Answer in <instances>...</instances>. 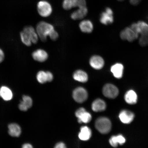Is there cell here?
I'll use <instances>...</instances> for the list:
<instances>
[{"label": "cell", "instance_id": "cell-14", "mask_svg": "<svg viewBox=\"0 0 148 148\" xmlns=\"http://www.w3.org/2000/svg\"><path fill=\"white\" fill-rule=\"evenodd\" d=\"M23 31L30 37L32 43H37L38 41V36L34 27L31 26H27L24 28Z\"/></svg>", "mask_w": 148, "mask_h": 148}, {"label": "cell", "instance_id": "cell-31", "mask_svg": "<svg viewBox=\"0 0 148 148\" xmlns=\"http://www.w3.org/2000/svg\"><path fill=\"white\" fill-rule=\"evenodd\" d=\"M54 148H67L65 144L62 142H59L55 145Z\"/></svg>", "mask_w": 148, "mask_h": 148}, {"label": "cell", "instance_id": "cell-27", "mask_svg": "<svg viewBox=\"0 0 148 148\" xmlns=\"http://www.w3.org/2000/svg\"><path fill=\"white\" fill-rule=\"evenodd\" d=\"M20 38L21 41L25 45L29 46L32 44L30 37L23 31L20 33Z\"/></svg>", "mask_w": 148, "mask_h": 148}, {"label": "cell", "instance_id": "cell-21", "mask_svg": "<svg viewBox=\"0 0 148 148\" xmlns=\"http://www.w3.org/2000/svg\"><path fill=\"white\" fill-rule=\"evenodd\" d=\"M92 132L91 130L88 127L83 126L80 129V132L79 134V137L81 140H88L91 137Z\"/></svg>", "mask_w": 148, "mask_h": 148}, {"label": "cell", "instance_id": "cell-15", "mask_svg": "<svg viewBox=\"0 0 148 148\" xmlns=\"http://www.w3.org/2000/svg\"><path fill=\"white\" fill-rule=\"evenodd\" d=\"M79 29L82 32L84 33H91L93 29V25L90 20H84L79 23Z\"/></svg>", "mask_w": 148, "mask_h": 148}, {"label": "cell", "instance_id": "cell-5", "mask_svg": "<svg viewBox=\"0 0 148 148\" xmlns=\"http://www.w3.org/2000/svg\"><path fill=\"white\" fill-rule=\"evenodd\" d=\"M113 12L112 9L107 7L104 12L101 13L99 20L101 23L105 25L112 24L114 22Z\"/></svg>", "mask_w": 148, "mask_h": 148}, {"label": "cell", "instance_id": "cell-13", "mask_svg": "<svg viewBox=\"0 0 148 148\" xmlns=\"http://www.w3.org/2000/svg\"><path fill=\"white\" fill-rule=\"evenodd\" d=\"M32 100L30 97L28 96L24 95L22 100L18 105V108L20 110L25 112L31 108L32 106Z\"/></svg>", "mask_w": 148, "mask_h": 148}, {"label": "cell", "instance_id": "cell-17", "mask_svg": "<svg viewBox=\"0 0 148 148\" xmlns=\"http://www.w3.org/2000/svg\"><path fill=\"white\" fill-rule=\"evenodd\" d=\"M0 97L5 101L11 100L13 97V94L11 89L8 87L3 86L0 88Z\"/></svg>", "mask_w": 148, "mask_h": 148}, {"label": "cell", "instance_id": "cell-4", "mask_svg": "<svg viewBox=\"0 0 148 148\" xmlns=\"http://www.w3.org/2000/svg\"><path fill=\"white\" fill-rule=\"evenodd\" d=\"M88 95L87 91L82 87H79L75 88L73 93L74 99L79 103H82L86 101L88 99Z\"/></svg>", "mask_w": 148, "mask_h": 148}, {"label": "cell", "instance_id": "cell-9", "mask_svg": "<svg viewBox=\"0 0 148 148\" xmlns=\"http://www.w3.org/2000/svg\"><path fill=\"white\" fill-rule=\"evenodd\" d=\"M88 9L86 7H79L77 10L72 13L70 17L73 20L83 19L88 14Z\"/></svg>", "mask_w": 148, "mask_h": 148}, {"label": "cell", "instance_id": "cell-26", "mask_svg": "<svg viewBox=\"0 0 148 148\" xmlns=\"http://www.w3.org/2000/svg\"><path fill=\"white\" fill-rule=\"evenodd\" d=\"M37 80L39 83L44 84L47 82V75L46 72L40 71L38 72L36 76Z\"/></svg>", "mask_w": 148, "mask_h": 148}, {"label": "cell", "instance_id": "cell-34", "mask_svg": "<svg viewBox=\"0 0 148 148\" xmlns=\"http://www.w3.org/2000/svg\"><path fill=\"white\" fill-rule=\"evenodd\" d=\"M118 1H124V0H118Z\"/></svg>", "mask_w": 148, "mask_h": 148}, {"label": "cell", "instance_id": "cell-18", "mask_svg": "<svg viewBox=\"0 0 148 148\" xmlns=\"http://www.w3.org/2000/svg\"><path fill=\"white\" fill-rule=\"evenodd\" d=\"M123 64L117 63L112 66L111 68V71L114 77L120 79L123 77Z\"/></svg>", "mask_w": 148, "mask_h": 148}, {"label": "cell", "instance_id": "cell-10", "mask_svg": "<svg viewBox=\"0 0 148 148\" xmlns=\"http://www.w3.org/2000/svg\"><path fill=\"white\" fill-rule=\"evenodd\" d=\"M32 56L33 59L37 62H44L47 60L49 55L44 50L39 49L33 52Z\"/></svg>", "mask_w": 148, "mask_h": 148}, {"label": "cell", "instance_id": "cell-8", "mask_svg": "<svg viewBox=\"0 0 148 148\" xmlns=\"http://www.w3.org/2000/svg\"><path fill=\"white\" fill-rule=\"evenodd\" d=\"M120 38L123 40H127L129 42L134 41L138 38L134 31L130 27H127L120 33Z\"/></svg>", "mask_w": 148, "mask_h": 148}, {"label": "cell", "instance_id": "cell-19", "mask_svg": "<svg viewBox=\"0 0 148 148\" xmlns=\"http://www.w3.org/2000/svg\"><path fill=\"white\" fill-rule=\"evenodd\" d=\"M8 133L11 136L18 137L21 133V127L17 124L12 123L8 125Z\"/></svg>", "mask_w": 148, "mask_h": 148}, {"label": "cell", "instance_id": "cell-16", "mask_svg": "<svg viewBox=\"0 0 148 148\" xmlns=\"http://www.w3.org/2000/svg\"><path fill=\"white\" fill-rule=\"evenodd\" d=\"M73 77L75 80L79 82L86 83L88 80L87 73L82 70H77L74 72Z\"/></svg>", "mask_w": 148, "mask_h": 148}, {"label": "cell", "instance_id": "cell-29", "mask_svg": "<svg viewBox=\"0 0 148 148\" xmlns=\"http://www.w3.org/2000/svg\"><path fill=\"white\" fill-rule=\"evenodd\" d=\"M47 75V82H51L52 81L53 78V76L52 73L50 71H46Z\"/></svg>", "mask_w": 148, "mask_h": 148}, {"label": "cell", "instance_id": "cell-12", "mask_svg": "<svg viewBox=\"0 0 148 148\" xmlns=\"http://www.w3.org/2000/svg\"><path fill=\"white\" fill-rule=\"evenodd\" d=\"M134 115L132 112L127 110L122 111L119 114V119L122 123L129 124L134 120Z\"/></svg>", "mask_w": 148, "mask_h": 148}, {"label": "cell", "instance_id": "cell-20", "mask_svg": "<svg viewBox=\"0 0 148 148\" xmlns=\"http://www.w3.org/2000/svg\"><path fill=\"white\" fill-rule=\"evenodd\" d=\"M106 104L103 100L98 99L94 101L92 105V110L95 112H100L104 111L106 108Z\"/></svg>", "mask_w": 148, "mask_h": 148}, {"label": "cell", "instance_id": "cell-25", "mask_svg": "<svg viewBox=\"0 0 148 148\" xmlns=\"http://www.w3.org/2000/svg\"><path fill=\"white\" fill-rule=\"evenodd\" d=\"M140 34L139 42L140 45L143 47L148 45V29L142 31Z\"/></svg>", "mask_w": 148, "mask_h": 148}, {"label": "cell", "instance_id": "cell-30", "mask_svg": "<svg viewBox=\"0 0 148 148\" xmlns=\"http://www.w3.org/2000/svg\"><path fill=\"white\" fill-rule=\"evenodd\" d=\"M5 53L3 50L0 49V64L2 62L5 58Z\"/></svg>", "mask_w": 148, "mask_h": 148}, {"label": "cell", "instance_id": "cell-3", "mask_svg": "<svg viewBox=\"0 0 148 148\" xmlns=\"http://www.w3.org/2000/svg\"><path fill=\"white\" fill-rule=\"evenodd\" d=\"M95 126L97 130L101 134H107L111 130L112 123L108 118L101 117L96 120Z\"/></svg>", "mask_w": 148, "mask_h": 148}, {"label": "cell", "instance_id": "cell-22", "mask_svg": "<svg viewBox=\"0 0 148 148\" xmlns=\"http://www.w3.org/2000/svg\"><path fill=\"white\" fill-rule=\"evenodd\" d=\"M125 99L128 104H135L137 101V95L134 90H129L126 92L125 95Z\"/></svg>", "mask_w": 148, "mask_h": 148}, {"label": "cell", "instance_id": "cell-11", "mask_svg": "<svg viewBox=\"0 0 148 148\" xmlns=\"http://www.w3.org/2000/svg\"><path fill=\"white\" fill-rule=\"evenodd\" d=\"M90 64L91 67L96 70L102 69L104 66V61L103 59L99 56H92L90 60Z\"/></svg>", "mask_w": 148, "mask_h": 148}, {"label": "cell", "instance_id": "cell-23", "mask_svg": "<svg viewBox=\"0 0 148 148\" xmlns=\"http://www.w3.org/2000/svg\"><path fill=\"white\" fill-rule=\"evenodd\" d=\"M125 142V138L121 135L113 136L110 139V145L114 147H117L118 144L123 145Z\"/></svg>", "mask_w": 148, "mask_h": 148}, {"label": "cell", "instance_id": "cell-33", "mask_svg": "<svg viewBox=\"0 0 148 148\" xmlns=\"http://www.w3.org/2000/svg\"><path fill=\"white\" fill-rule=\"evenodd\" d=\"M22 148H33L32 145L29 143H26L23 144L22 146Z\"/></svg>", "mask_w": 148, "mask_h": 148}, {"label": "cell", "instance_id": "cell-32", "mask_svg": "<svg viewBox=\"0 0 148 148\" xmlns=\"http://www.w3.org/2000/svg\"><path fill=\"white\" fill-rule=\"evenodd\" d=\"M141 1V0H129L131 4L134 5H138Z\"/></svg>", "mask_w": 148, "mask_h": 148}, {"label": "cell", "instance_id": "cell-7", "mask_svg": "<svg viewBox=\"0 0 148 148\" xmlns=\"http://www.w3.org/2000/svg\"><path fill=\"white\" fill-rule=\"evenodd\" d=\"M75 115L78 119L79 123H88L91 121L92 119L91 114L86 112L85 109L83 108H81L77 110L75 113Z\"/></svg>", "mask_w": 148, "mask_h": 148}, {"label": "cell", "instance_id": "cell-1", "mask_svg": "<svg viewBox=\"0 0 148 148\" xmlns=\"http://www.w3.org/2000/svg\"><path fill=\"white\" fill-rule=\"evenodd\" d=\"M54 30L52 25L44 21L40 22L36 27V31L38 37L43 42L46 41L47 37Z\"/></svg>", "mask_w": 148, "mask_h": 148}, {"label": "cell", "instance_id": "cell-6", "mask_svg": "<svg viewBox=\"0 0 148 148\" xmlns=\"http://www.w3.org/2000/svg\"><path fill=\"white\" fill-rule=\"evenodd\" d=\"M103 92L105 97L110 99H114L117 97L119 94V90L114 85L107 84L103 86Z\"/></svg>", "mask_w": 148, "mask_h": 148}, {"label": "cell", "instance_id": "cell-24", "mask_svg": "<svg viewBox=\"0 0 148 148\" xmlns=\"http://www.w3.org/2000/svg\"><path fill=\"white\" fill-rule=\"evenodd\" d=\"M78 0H63L62 3L63 8L65 10H69L77 7Z\"/></svg>", "mask_w": 148, "mask_h": 148}, {"label": "cell", "instance_id": "cell-28", "mask_svg": "<svg viewBox=\"0 0 148 148\" xmlns=\"http://www.w3.org/2000/svg\"><path fill=\"white\" fill-rule=\"evenodd\" d=\"M59 35L58 32L55 29L52 32L49 36L50 38L53 40H56L58 39Z\"/></svg>", "mask_w": 148, "mask_h": 148}, {"label": "cell", "instance_id": "cell-2", "mask_svg": "<svg viewBox=\"0 0 148 148\" xmlns=\"http://www.w3.org/2000/svg\"><path fill=\"white\" fill-rule=\"evenodd\" d=\"M37 10L38 14L44 18L49 17L53 11L51 3L45 0H42L38 2L37 5Z\"/></svg>", "mask_w": 148, "mask_h": 148}]
</instances>
